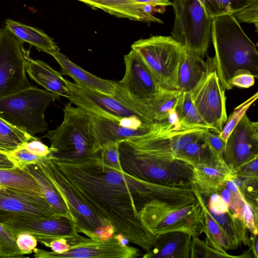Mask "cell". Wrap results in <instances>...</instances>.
I'll use <instances>...</instances> for the list:
<instances>
[{
  "label": "cell",
  "instance_id": "obj_44",
  "mask_svg": "<svg viewBox=\"0 0 258 258\" xmlns=\"http://www.w3.org/2000/svg\"><path fill=\"white\" fill-rule=\"evenodd\" d=\"M254 76L248 70L241 69L236 71L231 80L233 87L241 88H249L255 83Z\"/></svg>",
  "mask_w": 258,
  "mask_h": 258
},
{
  "label": "cell",
  "instance_id": "obj_11",
  "mask_svg": "<svg viewBox=\"0 0 258 258\" xmlns=\"http://www.w3.org/2000/svg\"><path fill=\"white\" fill-rule=\"evenodd\" d=\"M212 60V59H211ZM197 85L189 92L192 101L212 131L219 135L227 120L225 89L211 65Z\"/></svg>",
  "mask_w": 258,
  "mask_h": 258
},
{
  "label": "cell",
  "instance_id": "obj_35",
  "mask_svg": "<svg viewBox=\"0 0 258 258\" xmlns=\"http://www.w3.org/2000/svg\"><path fill=\"white\" fill-rule=\"evenodd\" d=\"M258 97V93L256 92L246 101L234 108L230 115L219 134V136L226 142L229 135L243 116L251 105L256 101Z\"/></svg>",
  "mask_w": 258,
  "mask_h": 258
},
{
  "label": "cell",
  "instance_id": "obj_34",
  "mask_svg": "<svg viewBox=\"0 0 258 258\" xmlns=\"http://www.w3.org/2000/svg\"><path fill=\"white\" fill-rule=\"evenodd\" d=\"M234 171V170H233ZM257 178L236 174L234 172L231 177L245 201L257 212Z\"/></svg>",
  "mask_w": 258,
  "mask_h": 258
},
{
  "label": "cell",
  "instance_id": "obj_20",
  "mask_svg": "<svg viewBox=\"0 0 258 258\" xmlns=\"http://www.w3.org/2000/svg\"><path fill=\"white\" fill-rule=\"evenodd\" d=\"M234 173L230 167H223L203 163L192 167L191 184L206 197L219 194Z\"/></svg>",
  "mask_w": 258,
  "mask_h": 258
},
{
  "label": "cell",
  "instance_id": "obj_1",
  "mask_svg": "<svg viewBox=\"0 0 258 258\" xmlns=\"http://www.w3.org/2000/svg\"><path fill=\"white\" fill-rule=\"evenodd\" d=\"M37 164L75 219L78 232L93 233L102 221L146 252L155 246L158 237L144 226L139 215L144 204L152 200V182L110 166L100 151L73 158L50 153Z\"/></svg>",
  "mask_w": 258,
  "mask_h": 258
},
{
  "label": "cell",
  "instance_id": "obj_16",
  "mask_svg": "<svg viewBox=\"0 0 258 258\" xmlns=\"http://www.w3.org/2000/svg\"><path fill=\"white\" fill-rule=\"evenodd\" d=\"M0 214L54 218L60 217L45 198L0 186Z\"/></svg>",
  "mask_w": 258,
  "mask_h": 258
},
{
  "label": "cell",
  "instance_id": "obj_27",
  "mask_svg": "<svg viewBox=\"0 0 258 258\" xmlns=\"http://www.w3.org/2000/svg\"><path fill=\"white\" fill-rule=\"evenodd\" d=\"M0 186L44 198L33 176L17 166L11 169H0Z\"/></svg>",
  "mask_w": 258,
  "mask_h": 258
},
{
  "label": "cell",
  "instance_id": "obj_5",
  "mask_svg": "<svg viewBox=\"0 0 258 258\" xmlns=\"http://www.w3.org/2000/svg\"><path fill=\"white\" fill-rule=\"evenodd\" d=\"M61 123L43 137L50 143L51 155L61 158L92 156L97 151L92 131L90 113L71 103L63 109Z\"/></svg>",
  "mask_w": 258,
  "mask_h": 258
},
{
  "label": "cell",
  "instance_id": "obj_42",
  "mask_svg": "<svg viewBox=\"0 0 258 258\" xmlns=\"http://www.w3.org/2000/svg\"><path fill=\"white\" fill-rule=\"evenodd\" d=\"M17 245L24 254H30L36 248L38 241L29 233L22 232L15 236Z\"/></svg>",
  "mask_w": 258,
  "mask_h": 258
},
{
  "label": "cell",
  "instance_id": "obj_25",
  "mask_svg": "<svg viewBox=\"0 0 258 258\" xmlns=\"http://www.w3.org/2000/svg\"><path fill=\"white\" fill-rule=\"evenodd\" d=\"M5 27L22 42L35 46L39 51L47 53L59 50L53 40L40 29L9 19L6 20Z\"/></svg>",
  "mask_w": 258,
  "mask_h": 258
},
{
  "label": "cell",
  "instance_id": "obj_6",
  "mask_svg": "<svg viewBox=\"0 0 258 258\" xmlns=\"http://www.w3.org/2000/svg\"><path fill=\"white\" fill-rule=\"evenodd\" d=\"M60 96L31 85L0 99V117L32 136L48 127L45 112Z\"/></svg>",
  "mask_w": 258,
  "mask_h": 258
},
{
  "label": "cell",
  "instance_id": "obj_26",
  "mask_svg": "<svg viewBox=\"0 0 258 258\" xmlns=\"http://www.w3.org/2000/svg\"><path fill=\"white\" fill-rule=\"evenodd\" d=\"M23 169L33 176L45 199L57 215L60 217L69 218L76 223L75 219L68 210L62 199L38 165H28Z\"/></svg>",
  "mask_w": 258,
  "mask_h": 258
},
{
  "label": "cell",
  "instance_id": "obj_4",
  "mask_svg": "<svg viewBox=\"0 0 258 258\" xmlns=\"http://www.w3.org/2000/svg\"><path fill=\"white\" fill-rule=\"evenodd\" d=\"M125 73L114 81V97L148 123L155 122L151 116L154 103L167 90L157 83L151 72L133 50L124 55Z\"/></svg>",
  "mask_w": 258,
  "mask_h": 258
},
{
  "label": "cell",
  "instance_id": "obj_10",
  "mask_svg": "<svg viewBox=\"0 0 258 258\" xmlns=\"http://www.w3.org/2000/svg\"><path fill=\"white\" fill-rule=\"evenodd\" d=\"M114 235L104 239L86 237L78 234L67 241L69 250L62 253L35 248L33 256L36 258H135L141 255L136 247L124 243Z\"/></svg>",
  "mask_w": 258,
  "mask_h": 258
},
{
  "label": "cell",
  "instance_id": "obj_45",
  "mask_svg": "<svg viewBox=\"0 0 258 258\" xmlns=\"http://www.w3.org/2000/svg\"><path fill=\"white\" fill-rule=\"evenodd\" d=\"M100 152L106 163L114 168L122 170L119 161L118 142L105 147Z\"/></svg>",
  "mask_w": 258,
  "mask_h": 258
},
{
  "label": "cell",
  "instance_id": "obj_28",
  "mask_svg": "<svg viewBox=\"0 0 258 258\" xmlns=\"http://www.w3.org/2000/svg\"><path fill=\"white\" fill-rule=\"evenodd\" d=\"M208 210L212 218L237 248L242 244L250 246V240L246 228L242 221L230 210L226 213L221 214Z\"/></svg>",
  "mask_w": 258,
  "mask_h": 258
},
{
  "label": "cell",
  "instance_id": "obj_3",
  "mask_svg": "<svg viewBox=\"0 0 258 258\" xmlns=\"http://www.w3.org/2000/svg\"><path fill=\"white\" fill-rule=\"evenodd\" d=\"M139 215L144 226L157 237L164 233L180 232L193 237L203 233V212L197 199L152 200L144 204Z\"/></svg>",
  "mask_w": 258,
  "mask_h": 258
},
{
  "label": "cell",
  "instance_id": "obj_43",
  "mask_svg": "<svg viewBox=\"0 0 258 258\" xmlns=\"http://www.w3.org/2000/svg\"><path fill=\"white\" fill-rule=\"evenodd\" d=\"M257 10L258 1H256L233 16L239 23L254 24L257 32L258 28Z\"/></svg>",
  "mask_w": 258,
  "mask_h": 258
},
{
  "label": "cell",
  "instance_id": "obj_46",
  "mask_svg": "<svg viewBox=\"0 0 258 258\" xmlns=\"http://www.w3.org/2000/svg\"><path fill=\"white\" fill-rule=\"evenodd\" d=\"M238 175L249 177H258V157L233 169Z\"/></svg>",
  "mask_w": 258,
  "mask_h": 258
},
{
  "label": "cell",
  "instance_id": "obj_48",
  "mask_svg": "<svg viewBox=\"0 0 258 258\" xmlns=\"http://www.w3.org/2000/svg\"><path fill=\"white\" fill-rule=\"evenodd\" d=\"M209 197V210L218 214L225 213L229 211L228 204L222 199L219 194L211 195Z\"/></svg>",
  "mask_w": 258,
  "mask_h": 258
},
{
  "label": "cell",
  "instance_id": "obj_51",
  "mask_svg": "<svg viewBox=\"0 0 258 258\" xmlns=\"http://www.w3.org/2000/svg\"><path fill=\"white\" fill-rule=\"evenodd\" d=\"M139 2L158 6L162 7H167L171 6V2L169 0H135Z\"/></svg>",
  "mask_w": 258,
  "mask_h": 258
},
{
  "label": "cell",
  "instance_id": "obj_8",
  "mask_svg": "<svg viewBox=\"0 0 258 258\" xmlns=\"http://www.w3.org/2000/svg\"><path fill=\"white\" fill-rule=\"evenodd\" d=\"M171 6L175 17L171 36L203 58L211 41L213 19L199 0H173Z\"/></svg>",
  "mask_w": 258,
  "mask_h": 258
},
{
  "label": "cell",
  "instance_id": "obj_38",
  "mask_svg": "<svg viewBox=\"0 0 258 258\" xmlns=\"http://www.w3.org/2000/svg\"><path fill=\"white\" fill-rule=\"evenodd\" d=\"M24 255L18 248L14 235L0 223V257H21Z\"/></svg>",
  "mask_w": 258,
  "mask_h": 258
},
{
  "label": "cell",
  "instance_id": "obj_15",
  "mask_svg": "<svg viewBox=\"0 0 258 258\" xmlns=\"http://www.w3.org/2000/svg\"><path fill=\"white\" fill-rule=\"evenodd\" d=\"M258 157V122L245 114L233 128L226 142L224 160L232 169Z\"/></svg>",
  "mask_w": 258,
  "mask_h": 258
},
{
  "label": "cell",
  "instance_id": "obj_29",
  "mask_svg": "<svg viewBox=\"0 0 258 258\" xmlns=\"http://www.w3.org/2000/svg\"><path fill=\"white\" fill-rule=\"evenodd\" d=\"M176 110L181 131L205 128L212 131L211 127L204 120L195 106L189 92L182 93Z\"/></svg>",
  "mask_w": 258,
  "mask_h": 258
},
{
  "label": "cell",
  "instance_id": "obj_18",
  "mask_svg": "<svg viewBox=\"0 0 258 258\" xmlns=\"http://www.w3.org/2000/svg\"><path fill=\"white\" fill-rule=\"evenodd\" d=\"M59 64L61 74L72 78L77 85L87 89L114 96V81L102 79L77 65L59 50L49 51Z\"/></svg>",
  "mask_w": 258,
  "mask_h": 258
},
{
  "label": "cell",
  "instance_id": "obj_2",
  "mask_svg": "<svg viewBox=\"0 0 258 258\" xmlns=\"http://www.w3.org/2000/svg\"><path fill=\"white\" fill-rule=\"evenodd\" d=\"M211 40L215 50V56L211 58L212 64L224 89H232L231 79L239 70H247L258 78L256 45L233 16L223 15L213 19Z\"/></svg>",
  "mask_w": 258,
  "mask_h": 258
},
{
  "label": "cell",
  "instance_id": "obj_23",
  "mask_svg": "<svg viewBox=\"0 0 258 258\" xmlns=\"http://www.w3.org/2000/svg\"><path fill=\"white\" fill-rule=\"evenodd\" d=\"M196 199L200 202L204 215V227L203 233L206 235V242L218 252L226 257H237L242 256H234L227 253L228 250H234L237 247L227 235L225 232L214 220L210 215L208 207L202 195L193 185H191Z\"/></svg>",
  "mask_w": 258,
  "mask_h": 258
},
{
  "label": "cell",
  "instance_id": "obj_22",
  "mask_svg": "<svg viewBox=\"0 0 258 258\" xmlns=\"http://www.w3.org/2000/svg\"><path fill=\"white\" fill-rule=\"evenodd\" d=\"M192 237L183 232L164 233L158 236L155 246L144 258L190 257Z\"/></svg>",
  "mask_w": 258,
  "mask_h": 258
},
{
  "label": "cell",
  "instance_id": "obj_24",
  "mask_svg": "<svg viewBox=\"0 0 258 258\" xmlns=\"http://www.w3.org/2000/svg\"><path fill=\"white\" fill-rule=\"evenodd\" d=\"M209 68V63L194 52L185 49L178 75V91L190 92Z\"/></svg>",
  "mask_w": 258,
  "mask_h": 258
},
{
  "label": "cell",
  "instance_id": "obj_13",
  "mask_svg": "<svg viewBox=\"0 0 258 258\" xmlns=\"http://www.w3.org/2000/svg\"><path fill=\"white\" fill-rule=\"evenodd\" d=\"M128 175L146 181L172 186H191L192 167L178 159L135 161L120 164Z\"/></svg>",
  "mask_w": 258,
  "mask_h": 258
},
{
  "label": "cell",
  "instance_id": "obj_39",
  "mask_svg": "<svg viewBox=\"0 0 258 258\" xmlns=\"http://www.w3.org/2000/svg\"><path fill=\"white\" fill-rule=\"evenodd\" d=\"M8 155L16 166L21 169L28 165L37 164L43 157L30 153L23 146Z\"/></svg>",
  "mask_w": 258,
  "mask_h": 258
},
{
  "label": "cell",
  "instance_id": "obj_32",
  "mask_svg": "<svg viewBox=\"0 0 258 258\" xmlns=\"http://www.w3.org/2000/svg\"><path fill=\"white\" fill-rule=\"evenodd\" d=\"M176 159L188 164L192 167L203 163L214 165L211 153L205 141L204 135L199 140L179 152Z\"/></svg>",
  "mask_w": 258,
  "mask_h": 258
},
{
  "label": "cell",
  "instance_id": "obj_47",
  "mask_svg": "<svg viewBox=\"0 0 258 258\" xmlns=\"http://www.w3.org/2000/svg\"><path fill=\"white\" fill-rule=\"evenodd\" d=\"M22 146L30 153L39 156H46L51 153L50 148L37 138L28 141Z\"/></svg>",
  "mask_w": 258,
  "mask_h": 258
},
{
  "label": "cell",
  "instance_id": "obj_40",
  "mask_svg": "<svg viewBox=\"0 0 258 258\" xmlns=\"http://www.w3.org/2000/svg\"><path fill=\"white\" fill-rule=\"evenodd\" d=\"M204 257H226L223 254L218 252L206 242L198 238V236L193 237L191 239L190 257L199 256Z\"/></svg>",
  "mask_w": 258,
  "mask_h": 258
},
{
  "label": "cell",
  "instance_id": "obj_41",
  "mask_svg": "<svg viewBox=\"0 0 258 258\" xmlns=\"http://www.w3.org/2000/svg\"><path fill=\"white\" fill-rule=\"evenodd\" d=\"M241 220L252 234H257V212L245 201L242 209Z\"/></svg>",
  "mask_w": 258,
  "mask_h": 258
},
{
  "label": "cell",
  "instance_id": "obj_36",
  "mask_svg": "<svg viewBox=\"0 0 258 258\" xmlns=\"http://www.w3.org/2000/svg\"><path fill=\"white\" fill-rule=\"evenodd\" d=\"M205 128H194L180 131L170 137L171 148L176 157L177 154L203 136Z\"/></svg>",
  "mask_w": 258,
  "mask_h": 258
},
{
  "label": "cell",
  "instance_id": "obj_9",
  "mask_svg": "<svg viewBox=\"0 0 258 258\" xmlns=\"http://www.w3.org/2000/svg\"><path fill=\"white\" fill-rule=\"evenodd\" d=\"M23 42L6 28H0V99L31 86L26 74L29 56Z\"/></svg>",
  "mask_w": 258,
  "mask_h": 258
},
{
  "label": "cell",
  "instance_id": "obj_50",
  "mask_svg": "<svg viewBox=\"0 0 258 258\" xmlns=\"http://www.w3.org/2000/svg\"><path fill=\"white\" fill-rule=\"evenodd\" d=\"M15 167L16 164L8 155L0 152V169H11Z\"/></svg>",
  "mask_w": 258,
  "mask_h": 258
},
{
  "label": "cell",
  "instance_id": "obj_19",
  "mask_svg": "<svg viewBox=\"0 0 258 258\" xmlns=\"http://www.w3.org/2000/svg\"><path fill=\"white\" fill-rule=\"evenodd\" d=\"M90 116L98 151L122 140L146 134L152 129L154 124L149 128L135 130L123 127L118 122L91 113Z\"/></svg>",
  "mask_w": 258,
  "mask_h": 258
},
{
  "label": "cell",
  "instance_id": "obj_21",
  "mask_svg": "<svg viewBox=\"0 0 258 258\" xmlns=\"http://www.w3.org/2000/svg\"><path fill=\"white\" fill-rule=\"evenodd\" d=\"M26 72L37 84L43 87L46 90L68 98L70 90L61 73L52 69L41 60H35L27 57Z\"/></svg>",
  "mask_w": 258,
  "mask_h": 258
},
{
  "label": "cell",
  "instance_id": "obj_37",
  "mask_svg": "<svg viewBox=\"0 0 258 258\" xmlns=\"http://www.w3.org/2000/svg\"><path fill=\"white\" fill-rule=\"evenodd\" d=\"M204 136L205 141L211 153L214 165L229 167L225 163L223 158L226 142L219 135L209 129L205 130Z\"/></svg>",
  "mask_w": 258,
  "mask_h": 258
},
{
  "label": "cell",
  "instance_id": "obj_7",
  "mask_svg": "<svg viewBox=\"0 0 258 258\" xmlns=\"http://www.w3.org/2000/svg\"><path fill=\"white\" fill-rule=\"evenodd\" d=\"M131 48L163 89L178 90L179 68L185 49L171 36L156 35L134 42Z\"/></svg>",
  "mask_w": 258,
  "mask_h": 258
},
{
  "label": "cell",
  "instance_id": "obj_52",
  "mask_svg": "<svg viewBox=\"0 0 258 258\" xmlns=\"http://www.w3.org/2000/svg\"><path fill=\"white\" fill-rule=\"evenodd\" d=\"M250 250L252 251L255 258L258 257V238L257 234H251L250 236Z\"/></svg>",
  "mask_w": 258,
  "mask_h": 258
},
{
  "label": "cell",
  "instance_id": "obj_31",
  "mask_svg": "<svg viewBox=\"0 0 258 258\" xmlns=\"http://www.w3.org/2000/svg\"><path fill=\"white\" fill-rule=\"evenodd\" d=\"M208 16L212 19L232 15L241 11L258 0H199Z\"/></svg>",
  "mask_w": 258,
  "mask_h": 258
},
{
  "label": "cell",
  "instance_id": "obj_17",
  "mask_svg": "<svg viewBox=\"0 0 258 258\" xmlns=\"http://www.w3.org/2000/svg\"><path fill=\"white\" fill-rule=\"evenodd\" d=\"M94 8L101 9L115 17L145 23L162 21L156 17V13H164L165 7L152 5L135 0H78Z\"/></svg>",
  "mask_w": 258,
  "mask_h": 258
},
{
  "label": "cell",
  "instance_id": "obj_12",
  "mask_svg": "<svg viewBox=\"0 0 258 258\" xmlns=\"http://www.w3.org/2000/svg\"><path fill=\"white\" fill-rule=\"evenodd\" d=\"M0 223L14 237L18 233L28 232L44 246L58 239L63 238L67 241L79 233L75 222L63 217L47 218L0 214Z\"/></svg>",
  "mask_w": 258,
  "mask_h": 258
},
{
  "label": "cell",
  "instance_id": "obj_49",
  "mask_svg": "<svg viewBox=\"0 0 258 258\" xmlns=\"http://www.w3.org/2000/svg\"><path fill=\"white\" fill-rule=\"evenodd\" d=\"M45 246L50 248L52 251L57 253L66 252L69 248V245L67 240L63 238L53 240Z\"/></svg>",
  "mask_w": 258,
  "mask_h": 258
},
{
  "label": "cell",
  "instance_id": "obj_33",
  "mask_svg": "<svg viewBox=\"0 0 258 258\" xmlns=\"http://www.w3.org/2000/svg\"><path fill=\"white\" fill-rule=\"evenodd\" d=\"M178 90H167L154 103L151 116L154 122L164 121L169 113L174 109L182 96Z\"/></svg>",
  "mask_w": 258,
  "mask_h": 258
},
{
  "label": "cell",
  "instance_id": "obj_14",
  "mask_svg": "<svg viewBox=\"0 0 258 258\" xmlns=\"http://www.w3.org/2000/svg\"><path fill=\"white\" fill-rule=\"evenodd\" d=\"M67 82L70 90L69 103L89 113L117 122L124 117L138 116L113 96Z\"/></svg>",
  "mask_w": 258,
  "mask_h": 258
},
{
  "label": "cell",
  "instance_id": "obj_30",
  "mask_svg": "<svg viewBox=\"0 0 258 258\" xmlns=\"http://www.w3.org/2000/svg\"><path fill=\"white\" fill-rule=\"evenodd\" d=\"M35 138L0 117V152L9 155Z\"/></svg>",
  "mask_w": 258,
  "mask_h": 258
}]
</instances>
